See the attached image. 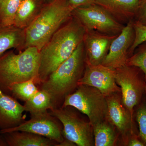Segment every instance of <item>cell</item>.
Returning <instances> with one entry per match:
<instances>
[{"label":"cell","instance_id":"obj_8","mask_svg":"<svg viewBox=\"0 0 146 146\" xmlns=\"http://www.w3.org/2000/svg\"><path fill=\"white\" fill-rule=\"evenodd\" d=\"M73 15L86 31L94 30L109 35H118L125 27L107 11L95 3L75 9Z\"/></svg>","mask_w":146,"mask_h":146},{"label":"cell","instance_id":"obj_18","mask_svg":"<svg viewBox=\"0 0 146 146\" xmlns=\"http://www.w3.org/2000/svg\"><path fill=\"white\" fill-rule=\"evenodd\" d=\"M25 30L18 28L3 27L0 29V56L12 48L25 47Z\"/></svg>","mask_w":146,"mask_h":146},{"label":"cell","instance_id":"obj_28","mask_svg":"<svg viewBox=\"0 0 146 146\" xmlns=\"http://www.w3.org/2000/svg\"><path fill=\"white\" fill-rule=\"evenodd\" d=\"M69 1L71 7L74 10L78 7L94 4L96 0H69Z\"/></svg>","mask_w":146,"mask_h":146},{"label":"cell","instance_id":"obj_3","mask_svg":"<svg viewBox=\"0 0 146 146\" xmlns=\"http://www.w3.org/2000/svg\"><path fill=\"white\" fill-rule=\"evenodd\" d=\"M69 0H52L41 9L25 29V48H36L39 51L52 35L73 16Z\"/></svg>","mask_w":146,"mask_h":146},{"label":"cell","instance_id":"obj_2","mask_svg":"<svg viewBox=\"0 0 146 146\" xmlns=\"http://www.w3.org/2000/svg\"><path fill=\"white\" fill-rule=\"evenodd\" d=\"M85 65L82 42L72 55L39 85V89L49 94L54 108L61 107L65 97L75 91L83 75Z\"/></svg>","mask_w":146,"mask_h":146},{"label":"cell","instance_id":"obj_11","mask_svg":"<svg viewBox=\"0 0 146 146\" xmlns=\"http://www.w3.org/2000/svg\"><path fill=\"white\" fill-rule=\"evenodd\" d=\"M115 70L102 64L92 65L86 63L83 75L78 85L84 84L94 87L105 96L121 92L116 82Z\"/></svg>","mask_w":146,"mask_h":146},{"label":"cell","instance_id":"obj_15","mask_svg":"<svg viewBox=\"0 0 146 146\" xmlns=\"http://www.w3.org/2000/svg\"><path fill=\"white\" fill-rule=\"evenodd\" d=\"M141 0H96L101 7L123 24L134 20Z\"/></svg>","mask_w":146,"mask_h":146},{"label":"cell","instance_id":"obj_23","mask_svg":"<svg viewBox=\"0 0 146 146\" xmlns=\"http://www.w3.org/2000/svg\"><path fill=\"white\" fill-rule=\"evenodd\" d=\"M133 116L138 125L139 136L146 146V93L134 108Z\"/></svg>","mask_w":146,"mask_h":146},{"label":"cell","instance_id":"obj_7","mask_svg":"<svg viewBox=\"0 0 146 146\" xmlns=\"http://www.w3.org/2000/svg\"><path fill=\"white\" fill-rule=\"evenodd\" d=\"M115 78L121 88L123 103L134 117V108L146 93L145 74L138 67L126 64L115 69Z\"/></svg>","mask_w":146,"mask_h":146},{"label":"cell","instance_id":"obj_29","mask_svg":"<svg viewBox=\"0 0 146 146\" xmlns=\"http://www.w3.org/2000/svg\"><path fill=\"white\" fill-rule=\"evenodd\" d=\"M75 144L73 142L64 138V140L61 143H59L56 146H76Z\"/></svg>","mask_w":146,"mask_h":146},{"label":"cell","instance_id":"obj_1","mask_svg":"<svg viewBox=\"0 0 146 146\" xmlns=\"http://www.w3.org/2000/svg\"><path fill=\"white\" fill-rule=\"evenodd\" d=\"M56 32L40 51L38 83L40 85L72 55L83 42L86 30L73 15Z\"/></svg>","mask_w":146,"mask_h":146},{"label":"cell","instance_id":"obj_25","mask_svg":"<svg viewBox=\"0 0 146 146\" xmlns=\"http://www.w3.org/2000/svg\"><path fill=\"white\" fill-rule=\"evenodd\" d=\"M133 27L135 37L133 44L129 52V57L133 54L137 47L146 42V26L133 21Z\"/></svg>","mask_w":146,"mask_h":146},{"label":"cell","instance_id":"obj_10","mask_svg":"<svg viewBox=\"0 0 146 146\" xmlns=\"http://www.w3.org/2000/svg\"><path fill=\"white\" fill-rule=\"evenodd\" d=\"M108 104L107 119L117 129L125 145L128 138L133 133H138L136 121L122 100L121 92L106 97Z\"/></svg>","mask_w":146,"mask_h":146},{"label":"cell","instance_id":"obj_21","mask_svg":"<svg viewBox=\"0 0 146 146\" xmlns=\"http://www.w3.org/2000/svg\"><path fill=\"white\" fill-rule=\"evenodd\" d=\"M23 0H3L0 4V23L2 27L14 25L18 8Z\"/></svg>","mask_w":146,"mask_h":146},{"label":"cell","instance_id":"obj_12","mask_svg":"<svg viewBox=\"0 0 146 146\" xmlns=\"http://www.w3.org/2000/svg\"><path fill=\"white\" fill-rule=\"evenodd\" d=\"M133 21L128 22L121 33L113 40L102 65L115 70L126 64L129 49L135 37Z\"/></svg>","mask_w":146,"mask_h":146},{"label":"cell","instance_id":"obj_16","mask_svg":"<svg viewBox=\"0 0 146 146\" xmlns=\"http://www.w3.org/2000/svg\"><path fill=\"white\" fill-rule=\"evenodd\" d=\"M1 134L8 146H56L58 144L49 138L27 131H16Z\"/></svg>","mask_w":146,"mask_h":146},{"label":"cell","instance_id":"obj_17","mask_svg":"<svg viewBox=\"0 0 146 146\" xmlns=\"http://www.w3.org/2000/svg\"><path fill=\"white\" fill-rule=\"evenodd\" d=\"M95 146H115L120 133L107 119L93 126Z\"/></svg>","mask_w":146,"mask_h":146},{"label":"cell","instance_id":"obj_9","mask_svg":"<svg viewBox=\"0 0 146 146\" xmlns=\"http://www.w3.org/2000/svg\"><path fill=\"white\" fill-rule=\"evenodd\" d=\"M24 131L35 133L55 141L58 143L64 140L63 127L59 120L49 111L31 115V119L11 128L0 130V133Z\"/></svg>","mask_w":146,"mask_h":146},{"label":"cell","instance_id":"obj_24","mask_svg":"<svg viewBox=\"0 0 146 146\" xmlns=\"http://www.w3.org/2000/svg\"><path fill=\"white\" fill-rule=\"evenodd\" d=\"M126 64L140 68L144 73L146 80V44L142 45L136 53L128 58Z\"/></svg>","mask_w":146,"mask_h":146},{"label":"cell","instance_id":"obj_33","mask_svg":"<svg viewBox=\"0 0 146 146\" xmlns=\"http://www.w3.org/2000/svg\"><path fill=\"white\" fill-rule=\"evenodd\" d=\"M1 28H0V29H1Z\"/></svg>","mask_w":146,"mask_h":146},{"label":"cell","instance_id":"obj_30","mask_svg":"<svg viewBox=\"0 0 146 146\" xmlns=\"http://www.w3.org/2000/svg\"><path fill=\"white\" fill-rule=\"evenodd\" d=\"M0 146H8L3 134L0 133Z\"/></svg>","mask_w":146,"mask_h":146},{"label":"cell","instance_id":"obj_26","mask_svg":"<svg viewBox=\"0 0 146 146\" xmlns=\"http://www.w3.org/2000/svg\"><path fill=\"white\" fill-rule=\"evenodd\" d=\"M134 21L146 26V0L140 1Z\"/></svg>","mask_w":146,"mask_h":146},{"label":"cell","instance_id":"obj_27","mask_svg":"<svg viewBox=\"0 0 146 146\" xmlns=\"http://www.w3.org/2000/svg\"><path fill=\"white\" fill-rule=\"evenodd\" d=\"M125 146H146V145L140 138L138 133H133L128 138Z\"/></svg>","mask_w":146,"mask_h":146},{"label":"cell","instance_id":"obj_4","mask_svg":"<svg viewBox=\"0 0 146 146\" xmlns=\"http://www.w3.org/2000/svg\"><path fill=\"white\" fill-rule=\"evenodd\" d=\"M40 51L30 47L20 53L12 51L0 56V91L11 96L14 84L33 79L38 83Z\"/></svg>","mask_w":146,"mask_h":146},{"label":"cell","instance_id":"obj_19","mask_svg":"<svg viewBox=\"0 0 146 146\" xmlns=\"http://www.w3.org/2000/svg\"><path fill=\"white\" fill-rule=\"evenodd\" d=\"M38 0H23L16 13L13 26L26 28L39 13Z\"/></svg>","mask_w":146,"mask_h":146},{"label":"cell","instance_id":"obj_32","mask_svg":"<svg viewBox=\"0 0 146 146\" xmlns=\"http://www.w3.org/2000/svg\"></svg>","mask_w":146,"mask_h":146},{"label":"cell","instance_id":"obj_20","mask_svg":"<svg viewBox=\"0 0 146 146\" xmlns=\"http://www.w3.org/2000/svg\"><path fill=\"white\" fill-rule=\"evenodd\" d=\"M24 106L26 112H29L31 115L44 113L54 108L49 94L39 89L34 96L25 102Z\"/></svg>","mask_w":146,"mask_h":146},{"label":"cell","instance_id":"obj_6","mask_svg":"<svg viewBox=\"0 0 146 146\" xmlns=\"http://www.w3.org/2000/svg\"><path fill=\"white\" fill-rule=\"evenodd\" d=\"M77 110L67 106L50 110V113L60 121L64 138L78 146H95L92 124L81 117Z\"/></svg>","mask_w":146,"mask_h":146},{"label":"cell","instance_id":"obj_5","mask_svg":"<svg viewBox=\"0 0 146 146\" xmlns=\"http://www.w3.org/2000/svg\"><path fill=\"white\" fill-rule=\"evenodd\" d=\"M70 106L86 115L92 126L107 119L106 97L98 89L80 84L65 97L61 107Z\"/></svg>","mask_w":146,"mask_h":146},{"label":"cell","instance_id":"obj_31","mask_svg":"<svg viewBox=\"0 0 146 146\" xmlns=\"http://www.w3.org/2000/svg\"><path fill=\"white\" fill-rule=\"evenodd\" d=\"M3 1V0H0V4H1V3Z\"/></svg>","mask_w":146,"mask_h":146},{"label":"cell","instance_id":"obj_22","mask_svg":"<svg viewBox=\"0 0 146 146\" xmlns=\"http://www.w3.org/2000/svg\"><path fill=\"white\" fill-rule=\"evenodd\" d=\"M33 79L14 84L11 88V96L25 102L39 91Z\"/></svg>","mask_w":146,"mask_h":146},{"label":"cell","instance_id":"obj_14","mask_svg":"<svg viewBox=\"0 0 146 146\" xmlns=\"http://www.w3.org/2000/svg\"><path fill=\"white\" fill-rule=\"evenodd\" d=\"M25 111L24 105L17 99L0 91V130L16 127L24 122Z\"/></svg>","mask_w":146,"mask_h":146},{"label":"cell","instance_id":"obj_13","mask_svg":"<svg viewBox=\"0 0 146 146\" xmlns=\"http://www.w3.org/2000/svg\"><path fill=\"white\" fill-rule=\"evenodd\" d=\"M117 35H109L94 30L86 31L83 40L86 63L92 65L102 64L111 43Z\"/></svg>","mask_w":146,"mask_h":146}]
</instances>
